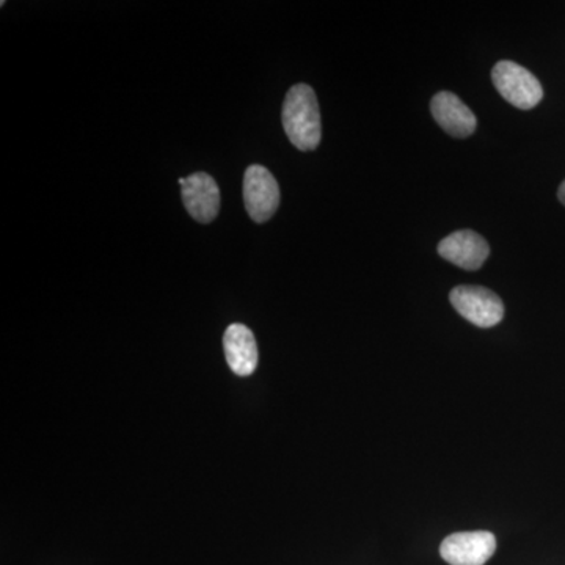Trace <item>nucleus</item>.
<instances>
[{"instance_id":"nucleus-8","label":"nucleus","mask_w":565,"mask_h":565,"mask_svg":"<svg viewBox=\"0 0 565 565\" xmlns=\"http://www.w3.org/2000/svg\"><path fill=\"white\" fill-rule=\"evenodd\" d=\"M430 111L438 126L449 136L467 139L476 131L473 111L455 93H437L430 102Z\"/></svg>"},{"instance_id":"nucleus-2","label":"nucleus","mask_w":565,"mask_h":565,"mask_svg":"<svg viewBox=\"0 0 565 565\" xmlns=\"http://www.w3.org/2000/svg\"><path fill=\"white\" fill-rule=\"evenodd\" d=\"M492 81L505 102L516 109H534L544 98V88L533 73L511 61L498 62L493 66Z\"/></svg>"},{"instance_id":"nucleus-6","label":"nucleus","mask_w":565,"mask_h":565,"mask_svg":"<svg viewBox=\"0 0 565 565\" xmlns=\"http://www.w3.org/2000/svg\"><path fill=\"white\" fill-rule=\"evenodd\" d=\"M185 210L200 223H211L221 211V189L211 174L196 172L180 178Z\"/></svg>"},{"instance_id":"nucleus-4","label":"nucleus","mask_w":565,"mask_h":565,"mask_svg":"<svg viewBox=\"0 0 565 565\" xmlns=\"http://www.w3.org/2000/svg\"><path fill=\"white\" fill-rule=\"evenodd\" d=\"M245 210L255 223L270 221L280 206V188L263 166H250L244 174Z\"/></svg>"},{"instance_id":"nucleus-10","label":"nucleus","mask_w":565,"mask_h":565,"mask_svg":"<svg viewBox=\"0 0 565 565\" xmlns=\"http://www.w3.org/2000/svg\"><path fill=\"white\" fill-rule=\"evenodd\" d=\"M557 199H559V202L565 206V181L561 184L559 191H557Z\"/></svg>"},{"instance_id":"nucleus-9","label":"nucleus","mask_w":565,"mask_h":565,"mask_svg":"<svg viewBox=\"0 0 565 565\" xmlns=\"http://www.w3.org/2000/svg\"><path fill=\"white\" fill-rule=\"evenodd\" d=\"M226 363L234 374L247 377L258 367L259 353L252 330L244 323H232L223 337Z\"/></svg>"},{"instance_id":"nucleus-5","label":"nucleus","mask_w":565,"mask_h":565,"mask_svg":"<svg viewBox=\"0 0 565 565\" xmlns=\"http://www.w3.org/2000/svg\"><path fill=\"white\" fill-rule=\"evenodd\" d=\"M497 552V539L489 531H471L448 535L440 555L451 565H484Z\"/></svg>"},{"instance_id":"nucleus-1","label":"nucleus","mask_w":565,"mask_h":565,"mask_svg":"<svg viewBox=\"0 0 565 565\" xmlns=\"http://www.w3.org/2000/svg\"><path fill=\"white\" fill-rule=\"evenodd\" d=\"M282 128L294 147L300 151H313L322 139L321 110L310 85L297 84L282 103Z\"/></svg>"},{"instance_id":"nucleus-7","label":"nucleus","mask_w":565,"mask_h":565,"mask_svg":"<svg viewBox=\"0 0 565 565\" xmlns=\"http://www.w3.org/2000/svg\"><path fill=\"white\" fill-rule=\"evenodd\" d=\"M438 255L460 269L478 270L489 258L490 247L481 234L462 230L449 234L438 244Z\"/></svg>"},{"instance_id":"nucleus-3","label":"nucleus","mask_w":565,"mask_h":565,"mask_svg":"<svg viewBox=\"0 0 565 565\" xmlns=\"http://www.w3.org/2000/svg\"><path fill=\"white\" fill-rule=\"evenodd\" d=\"M449 300L457 313L481 329H490L503 321V300L482 286H457L449 294Z\"/></svg>"}]
</instances>
